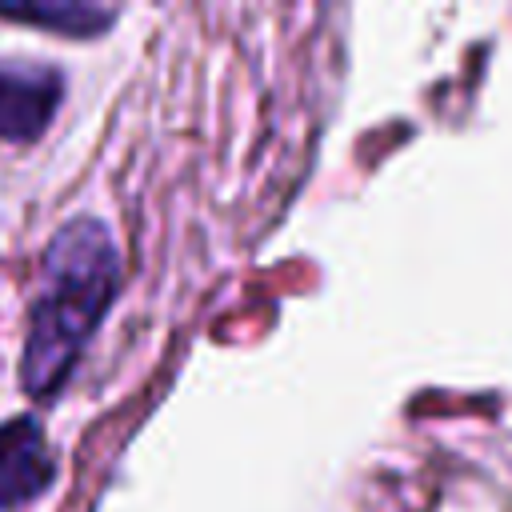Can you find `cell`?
Returning a JSON list of instances; mask_svg holds the SVG:
<instances>
[{
	"label": "cell",
	"instance_id": "2",
	"mask_svg": "<svg viewBox=\"0 0 512 512\" xmlns=\"http://www.w3.org/2000/svg\"><path fill=\"white\" fill-rule=\"evenodd\" d=\"M68 96V76L40 60H0V140L36 144Z\"/></svg>",
	"mask_w": 512,
	"mask_h": 512
},
{
	"label": "cell",
	"instance_id": "3",
	"mask_svg": "<svg viewBox=\"0 0 512 512\" xmlns=\"http://www.w3.org/2000/svg\"><path fill=\"white\" fill-rule=\"evenodd\" d=\"M60 472V452L52 448L40 416H12L0 424V512L40 500Z\"/></svg>",
	"mask_w": 512,
	"mask_h": 512
},
{
	"label": "cell",
	"instance_id": "1",
	"mask_svg": "<svg viewBox=\"0 0 512 512\" xmlns=\"http://www.w3.org/2000/svg\"><path fill=\"white\" fill-rule=\"evenodd\" d=\"M124 280V260L112 232L96 216L64 220L40 260L36 296L28 304L20 380L32 400H52L80 352L96 336Z\"/></svg>",
	"mask_w": 512,
	"mask_h": 512
},
{
	"label": "cell",
	"instance_id": "4",
	"mask_svg": "<svg viewBox=\"0 0 512 512\" xmlns=\"http://www.w3.org/2000/svg\"><path fill=\"white\" fill-rule=\"evenodd\" d=\"M0 16H8V20H40V24H60V32L64 36H100L112 20H116V12H108V8H88V4H52V8H8V12H0Z\"/></svg>",
	"mask_w": 512,
	"mask_h": 512
}]
</instances>
